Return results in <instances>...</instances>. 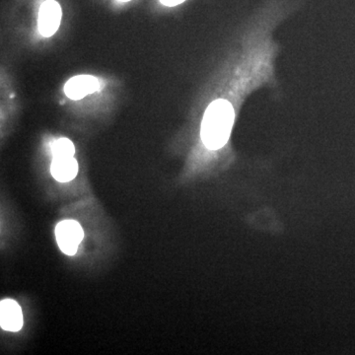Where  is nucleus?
<instances>
[{
    "label": "nucleus",
    "instance_id": "f257e3e1",
    "mask_svg": "<svg viewBox=\"0 0 355 355\" xmlns=\"http://www.w3.org/2000/svg\"><path fill=\"white\" fill-rule=\"evenodd\" d=\"M235 112L227 100L218 99L210 103L202 121L203 144L211 150H217L227 144L234 125Z\"/></svg>",
    "mask_w": 355,
    "mask_h": 355
},
{
    "label": "nucleus",
    "instance_id": "1a4fd4ad",
    "mask_svg": "<svg viewBox=\"0 0 355 355\" xmlns=\"http://www.w3.org/2000/svg\"><path fill=\"white\" fill-rule=\"evenodd\" d=\"M119 2H128L130 1V0H118Z\"/></svg>",
    "mask_w": 355,
    "mask_h": 355
},
{
    "label": "nucleus",
    "instance_id": "0eeeda50",
    "mask_svg": "<svg viewBox=\"0 0 355 355\" xmlns=\"http://www.w3.org/2000/svg\"><path fill=\"white\" fill-rule=\"evenodd\" d=\"M51 153L53 158L74 157L76 146L71 140L62 137L51 142Z\"/></svg>",
    "mask_w": 355,
    "mask_h": 355
},
{
    "label": "nucleus",
    "instance_id": "20e7f679",
    "mask_svg": "<svg viewBox=\"0 0 355 355\" xmlns=\"http://www.w3.org/2000/svg\"><path fill=\"white\" fill-rule=\"evenodd\" d=\"M101 88V81L90 74H80L71 77L64 84V94L70 100L79 101L89 95L94 94Z\"/></svg>",
    "mask_w": 355,
    "mask_h": 355
},
{
    "label": "nucleus",
    "instance_id": "7ed1b4c3",
    "mask_svg": "<svg viewBox=\"0 0 355 355\" xmlns=\"http://www.w3.org/2000/svg\"><path fill=\"white\" fill-rule=\"evenodd\" d=\"M62 6L55 0H46L40 7L38 30L41 36L51 38L60 29L62 24Z\"/></svg>",
    "mask_w": 355,
    "mask_h": 355
},
{
    "label": "nucleus",
    "instance_id": "6e6552de",
    "mask_svg": "<svg viewBox=\"0 0 355 355\" xmlns=\"http://www.w3.org/2000/svg\"><path fill=\"white\" fill-rule=\"evenodd\" d=\"M184 1H186V0H160V2L163 6L168 7L179 6V4L183 3Z\"/></svg>",
    "mask_w": 355,
    "mask_h": 355
},
{
    "label": "nucleus",
    "instance_id": "39448f33",
    "mask_svg": "<svg viewBox=\"0 0 355 355\" xmlns=\"http://www.w3.org/2000/svg\"><path fill=\"white\" fill-rule=\"evenodd\" d=\"M0 326L2 330L13 333L22 329V310L15 300L4 299L0 303Z\"/></svg>",
    "mask_w": 355,
    "mask_h": 355
},
{
    "label": "nucleus",
    "instance_id": "f03ea898",
    "mask_svg": "<svg viewBox=\"0 0 355 355\" xmlns=\"http://www.w3.org/2000/svg\"><path fill=\"white\" fill-rule=\"evenodd\" d=\"M55 232L58 247L62 253L67 256H74L84 237L80 224L71 219L64 220L58 224Z\"/></svg>",
    "mask_w": 355,
    "mask_h": 355
},
{
    "label": "nucleus",
    "instance_id": "423d86ee",
    "mask_svg": "<svg viewBox=\"0 0 355 355\" xmlns=\"http://www.w3.org/2000/svg\"><path fill=\"white\" fill-rule=\"evenodd\" d=\"M51 173L60 183H67L78 174V162L74 157L53 158Z\"/></svg>",
    "mask_w": 355,
    "mask_h": 355
}]
</instances>
